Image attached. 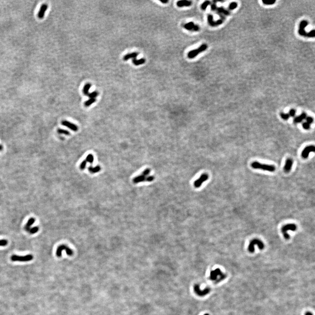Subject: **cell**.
<instances>
[{
  "label": "cell",
  "instance_id": "836d02e7",
  "mask_svg": "<svg viewBox=\"0 0 315 315\" xmlns=\"http://www.w3.org/2000/svg\"><path fill=\"white\" fill-rule=\"evenodd\" d=\"M296 112L295 110H293V109H292V110H290L289 115L291 116H294L295 115V114H296Z\"/></svg>",
  "mask_w": 315,
  "mask_h": 315
},
{
  "label": "cell",
  "instance_id": "f35d334b",
  "mask_svg": "<svg viewBox=\"0 0 315 315\" xmlns=\"http://www.w3.org/2000/svg\"><path fill=\"white\" fill-rule=\"evenodd\" d=\"M306 315H312V314L311 313H310V312H307V313H306Z\"/></svg>",
  "mask_w": 315,
  "mask_h": 315
},
{
  "label": "cell",
  "instance_id": "7a4b0ae2",
  "mask_svg": "<svg viewBox=\"0 0 315 315\" xmlns=\"http://www.w3.org/2000/svg\"><path fill=\"white\" fill-rule=\"evenodd\" d=\"M297 229V226L296 224H286L284 226H283V227L281 229V232H282L283 235H284V237L286 239H289L290 238V236L288 234V231L290 230L292 231H295Z\"/></svg>",
  "mask_w": 315,
  "mask_h": 315
},
{
  "label": "cell",
  "instance_id": "83f0119b",
  "mask_svg": "<svg viewBox=\"0 0 315 315\" xmlns=\"http://www.w3.org/2000/svg\"><path fill=\"white\" fill-rule=\"evenodd\" d=\"M8 244V241L6 239H2L0 240V246L4 247L7 245Z\"/></svg>",
  "mask_w": 315,
  "mask_h": 315
},
{
  "label": "cell",
  "instance_id": "2e32d148",
  "mask_svg": "<svg viewBox=\"0 0 315 315\" xmlns=\"http://www.w3.org/2000/svg\"><path fill=\"white\" fill-rule=\"evenodd\" d=\"M138 53L137 52H134L131 54H127L126 55H125L124 57H123V60L124 61H127L128 60L131 58H135L137 57V56H138Z\"/></svg>",
  "mask_w": 315,
  "mask_h": 315
},
{
  "label": "cell",
  "instance_id": "5b68a950",
  "mask_svg": "<svg viewBox=\"0 0 315 315\" xmlns=\"http://www.w3.org/2000/svg\"><path fill=\"white\" fill-rule=\"evenodd\" d=\"M63 250H65L67 255L68 256H72L73 254V251L71 249L66 245H61L58 247L56 251V255L58 257H61L62 255V252Z\"/></svg>",
  "mask_w": 315,
  "mask_h": 315
},
{
  "label": "cell",
  "instance_id": "1f68e13d",
  "mask_svg": "<svg viewBox=\"0 0 315 315\" xmlns=\"http://www.w3.org/2000/svg\"><path fill=\"white\" fill-rule=\"evenodd\" d=\"M302 126H303L304 129H309V128H310V124L308 123L307 122H305V123H303Z\"/></svg>",
  "mask_w": 315,
  "mask_h": 315
},
{
  "label": "cell",
  "instance_id": "4316f807",
  "mask_svg": "<svg viewBox=\"0 0 315 315\" xmlns=\"http://www.w3.org/2000/svg\"><path fill=\"white\" fill-rule=\"evenodd\" d=\"M210 4V2L209 1H206L204 3L202 4L201 5V8L202 10H205L207 8V7Z\"/></svg>",
  "mask_w": 315,
  "mask_h": 315
},
{
  "label": "cell",
  "instance_id": "5bb4252c",
  "mask_svg": "<svg viewBox=\"0 0 315 315\" xmlns=\"http://www.w3.org/2000/svg\"><path fill=\"white\" fill-rule=\"evenodd\" d=\"M192 4V2L188 1H180L177 2V5L179 7H183L184 6H190Z\"/></svg>",
  "mask_w": 315,
  "mask_h": 315
},
{
  "label": "cell",
  "instance_id": "3957f363",
  "mask_svg": "<svg viewBox=\"0 0 315 315\" xmlns=\"http://www.w3.org/2000/svg\"><path fill=\"white\" fill-rule=\"evenodd\" d=\"M33 259V256L31 254L26 255L25 256H21L13 255H12L11 259L12 261L28 262L31 261Z\"/></svg>",
  "mask_w": 315,
  "mask_h": 315
},
{
  "label": "cell",
  "instance_id": "e0dca14e",
  "mask_svg": "<svg viewBox=\"0 0 315 315\" xmlns=\"http://www.w3.org/2000/svg\"><path fill=\"white\" fill-rule=\"evenodd\" d=\"M208 22L209 23L210 25L211 26H214L216 25L221 24V21H217V22H214L213 21V19L212 15H209L208 16Z\"/></svg>",
  "mask_w": 315,
  "mask_h": 315
},
{
  "label": "cell",
  "instance_id": "44dd1931",
  "mask_svg": "<svg viewBox=\"0 0 315 315\" xmlns=\"http://www.w3.org/2000/svg\"><path fill=\"white\" fill-rule=\"evenodd\" d=\"M306 114L305 113H302V114L300 116H299L298 117H296L294 120V122L296 123H300L302 121H303L304 119H305L306 118Z\"/></svg>",
  "mask_w": 315,
  "mask_h": 315
},
{
  "label": "cell",
  "instance_id": "4fadbf2b",
  "mask_svg": "<svg viewBox=\"0 0 315 315\" xmlns=\"http://www.w3.org/2000/svg\"><path fill=\"white\" fill-rule=\"evenodd\" d=\"M35 221H36V219L34 218H32L30 219L24 227L25 230L27 232H29L30 229H31L30 227L35 223Z\"/></svg>",
  "mask_w": 315,
  "mask_h": 315
},
{
  "label": "cell",
  "instance_id": "8d00e7d4",
  "mask_svg": "<svg viewBox=\"0 0 315 315\" xmlns=\"http://www.w3.org/2000/svg\"><path fill=\"white\" fill-rule=\"evenodd\" d=\"M160 2L164 4H166L168 3L169 1L168 0H160Z\"/></svg>",
  "mask_w": 315,
  "mask_h": 315
},
{
  "label": "cell",
  "instance_id": "d590c367",
  "mask_svg": "<svg viewBox=\"0 0 315 315\" xmlns=\"http://www.w3.org/2000/svg\"><path fill=\"white\" fill-rule=\"evenodd\" d=\"M264 2L265 3H266L267 4H268V3H270L269 4H273V3H274V1H266V2Z\"/></svg>",
  "mask_w": 315,
  "mask_h": 315
},
{
  "label": "cell",
  "instance_id": "d6986e66",
  "mask_svg": "<svg viewBox=\"0 0 315 315\" xmlns=\"http://www.w3.org/2000/svg\"><path fill=\"white\" fill-rule=\"evenodd\" d=\"M92 86L90 83H87L85 85V86H84L83 89V92L84 94H85V95H88V94H89V90L90 88Z\"/></svg>",
  "mask_w": 315,
  "mask_h": 315
},
{
  "label": "cell",
  "instance_id": "ffe728a7",
  "mask_svg": "<svg viewBox=\"0 0 315 315\" xmlns=\"http://www.w3.org/2000/svg\"><path fill=\"white\" fill-rule=\"evenodd\" d=\"M101 170V167L100 166H96L95 167H92V166H90L88 167V170L90 172L92 173H95L97 172H98L100 171Z\"/></svg>",
  "mask_w": 315,
  "mask_h": 315
},
{
  "label": "cell",
  "instance_id": "8992f818",
  "mask_svg": "<svg viewBox=\"0 0 315 315\" xmlns=\"http://www.w3.org/2000/svg\"><path fill=\"white\" fill-rule=\"evenodd\" d=\"M207 48H208V46L207 45L205 44L202 45L197 49L193 50L189 52V53L188 54V57L190 59L194 58L198 54L206 50Z\"/></svg>",
  "mask_w": 315,
  "mask_h": 315
},
{
  "label": "cell",
  "instance_id": "f546056e",
  "mask_svg": "<svg viewBox=\"0 0 315 315\" xmlns=\"http://www.w3.org/2000/svg\"><path fill=\"white\" fill-rule=\"evenodd\" d=\"M281 117L283 119H284V120H287L289 117V115L288 114H285L284 113H281Z\"/></svg>",
  "mask_w": 315,
  "mask_h": 315
},
{
  "label": "cell",
  "instance_id": "9c48e42d",
  "mask_svg": "<svg viewBox=\"0 0 315 315\" xmlns=\"http://www.w3.org/2000/svg\"><path fill=\"white\" fill-rule=\"evenodd\" d=\"M62 124L64 125V126H66L67 127L69 128L71 130H72V131H77L78 130V127L77 126H76L75 124H74V123H72L71 122H69L68 121H63L62 122Z\"/></svg>",
  "mask_w": 315,
  "mask_h": 315
},
{
  "label": "cell",
  "instance_id": "ac0fdd59",
  "mask_svg": "<svg viewBox=\"0 0 315 315\" xmlns=\"http://www.w3.org/2000/svg\"><path fill=\"white\" fill-rule=\"evenodd\" d=\"M132 62L135 65H140L141 64H144V63L145 62V59L144 58H141L140 59L137 60L134 58Z\"/></svg>",
  "mask_w": 315,
  "mask_h": 315
},
{
  "label": "cell",
  "instance_id": "f1b7e54d",
  "mask_svg": "<svg viewBox=\"0 0 315 315\" xmlns=\"http://www.w3.org/2000/svg\"><path fill=\"white\" fill-rule=\"evenodd\" d=\"M86 164H87V162L86 160H84L82 162L80 165V168L81 170H84L85 169L86 166Z\"/></svg>",
  "mask_w": 315,
  "mask_h": 315
},
{
  "label": "cell",
  "instance_id": "277c9868",
  "mask_svg": "<svg viewBox=\"0 0 315 315\" xmlns=\"http://www.w3.org/2000/svg\"><path fill=\"white\" fill-rule=\"evenodd\" d=\"M257 245L260 250H263L264 248V245L261 241L257 239H254L251 241L248 247V250L250 253L254 252V245Z\"/></svg>",
  "mask_w": 315,
  "mask_h": 315
},
{
  "label": "cell",
  "instance_id": "ba28073f",
  "mask_svg": "<svg viewBox=\"0 0 315 315\" xmlns=\"http://www.w3.org/2000/svg\"><path fill=\"white\" fill-rule=\"evenodd\" d=\"M208 178V175L207 174L204 173L202 174L201 177L198 179L196 181H195L194 186L196 187H199L202 184V183L204 182L207 180Z\"/></svg>",
  "mask_w": 315,
  "mask_h": 315
},
{
  "label": "cell",
  "instance_id": "6da1fadb",
  "mask_svg": "<svg viewBox=\"0 0 315 315\" xmlns=\"http://www.w3.org/2000/svg\"><path fill=\"white\" fill-rule=\"evenodd\" d=\"M251 166L252 167L253 169H260V170H263L265 171H269L271 172H273L274 171H275L276 170V168L274 165L260 163L257 162H255L252 163L251 164Z\"/></svg>",
  "mask_w": 315,
  "mask_h": 315
},
{
  "label": "cell",
  "instance_id": "30bf717a",
  "mask_svg": "<svg viewBox=\"0 0 315 315\" xmlns=\"http://www.w3.org/2000/svg\"><path fill=\"white\" fill-rule=\"evenodd\" d=\"M184 28L188 30H193L195 31H198L200 29L199 26L198 25H195V24L193 22H190L185 24Z\"/></svg>",
  "mask_w": 315,
  "mask_h": 315
},
{
  "label": "cell",
  "instance_id": "7402d4cb",
  "mask_svg": "<svg viewBox=\"0 0 315 315\" xmlns=\"http://www.w3.org/2000/svg\"><path fill=\"white\" fill-rule=\"evenodd\" d=\"M95 101H96L95 99H90L89 100H87V101L85 102V103H84L85 106H87V107L91 105L92 104H93V103H95Z\"/></svg>",
  "mask_w": 315,
  "mask_h": 315
},
{
  "label": "cell",
  "instance_id": "484cf974",
  "mask_svg": "<svg viewBox=\"0 0 315 315\" xmlns=\"http://www.w3.org/2000/svg\"><path fill=\"white\" fill-rule=\"evenodd\" d=\"M99 95L98 92L96 91H94L93 92L90 93L88 94V96L89 97L90 99H95Z\"/></svg>",
  "mask_w": 315,
  "mask_h": 315
},
{
  "label": "cell",
  "instance_id": "8fae6325",
  "mask_svg": "<svg viewBox=\"0 0 315 315\" xmlns=\"http://www.w3.org/2000/svg\"><path fill=\"white\" fill-rule=\"evenodd\" d=\"M47 8L48 5L46 4H43L41 5L39 12L37 14L38 18H40V19L43 18V17L44 16L45 13L46 12Z\"/></svg>",
  "mask_w": 315,
  "mask_h": 315
},
{
  "label": "cell",
  "instance_id": "7c38bea8",
  "mask_svg": "<svg viewBox=\"0 0 315 315\" xmlns=\"http://www.w3.org/2000/svg\"><path fill=\"white\" fill-rule=\"evenodd\" d=\"M293 165V160L290 159H288L286 161V165L284 167V170L286 172H288L291 170V167Z\"/></svg>",
  "mask_w": 315,
  "mask_h": 315
},
{
  "label": "cell",
  "instance_id": "ab89813d",
  "mask_svg": "<svg viewBox=\"0 0 315 315\" xmlns=\"http://www.w3.org/2000/svg\"><path fill=\"white\" fill-rule=\"evenodd\" d=\"M3 149V147L1 145H0V151H2Z\"/></svg>",
  "mask_w": 315,
  "mask_h": 315
},
{
  "label": "cell",
  "instance_id": "cb8c5ba5",
  "mask_svg": "<svg viewBox=\"0 0 315 315\" xmlns=\"http://www.w3.org/2000/svg\"><path fill=\"white\" fill-rule=\"evenodd\" d=\"M57 132L59 134H65L66 135H69L70 134V133L68 131L62 129H59L57 130Z\"/></svg>",
  "mask_w": 315,
  "mask_h": 315
},
{
  "label": "cell",
  "instance_id": "d6a6232c",
  "mask_svg": "<svg viewBox=\"0 0 315 315\" xmlns=\"http://www.w3.org/2000/svg\"><path fill=\"white\" fill-rule=\"evenodd\" d=\"M306 121H307V122H307L309 124H311V123H312V122H313V119L311 117H308V118H307Z\"/></svg>",
  "mask_w": 315,
  "mask_h": 315
},
{
  "label": "cell",
  "instance_id": "74e56055",
  "mask_svg": "<svg viewBox=\"0 0 315 315\" xmlns=\"http://www.w3.org/2000/svg\"><path fill=\"white\" fill-rule=\"evenodd\" d=\"M215 8V6H214V5H213L212 6H211V9L212 10H214Z\"/></svg>",
  "mask_w": 315,
  "mask_h": 315
},
{
  "label": "cell",
  "instance_id": "9a60e30c",
  "mask_svg": "<svg viewBox=\"0 0 315 315\" xmlns=\"http://www.w3.org/2000/svg\"><path fill=\"white\" fill-rule=\"evenodd\" d=\"M146 176L144 175H143L142 174H141V175L137 176L136 177H135L133 179V182L135 183H140L146 180Z\"/></svg>",
  "mask_w": 315,
  "mask_h": 315
},
{
  "label": "cell",
  "instance_id": "d4e9b609",
  "mask_svg": "<svg viewBox=\"0 0 315 315\" xmlns=\"http://www.w3.org/2000/svg\"><path fill=\"white\" fill-rule=\"evenodd\" d=\"M39 230V227H38V226H36V227H34L30 229L28 232L31 234H34L36 233V232H38Z\"/></svg>",
  "mask_w": 315,
  "mask_h": 315
},
{
  "label": "cell",
  "instance_id": "52a82bcc",
  "mask_svg": "<svg viewBox=\"0 0 315 315\" xmlns=\"http://www.w3.org/2000/svg\"><path fill=\"white\" fill-rule=\"evenodd\" d=\"M315 152V147L314 146L310 145L306 147L302 152V156L303 158L306 159L309 155L311 152Z\"/></svg>",
  "mask_w": 315,
  "mask_h": 315
},
{
  "label": "cell",
  "instance_id": "4dcf8cb0",
  "mask_svg": "<svg viewBox=\"0 0 315 315\" xmlns=\"http://www.w3.org/2000/svg\"><path fill=\"white\" fill-rule=\"evenodd\" d=\"M150 170L149 169H146V170H144V171H143L142 174L143 175H144L145 176H146L147 175H149V173H150Z\"/></svg>",
  "mask_w": 315,
  "mask_h": 315
},
{
  "label": "cell",
  "instance_id": "e575fe53",
  "mask_svg": "<svg viewBox=\"0 0 315 315\" xmlns=\"http://www.w3.org/2000/svg\"><path fill=\"white\" fill-rule=\"evenodd\" d=\"M154 179V177H153V176H149L147 177L146 180L148 182H151L153 181Z\"/></svg>",
  "mask_w": 315,
  "mask_h": 315
},
{
  "label": "cell",
  "instance_id": "603a6c76",
  "mask_svg": "<svg viewBox=\"0 0 315 315\" xmlns=\"http://www.w3.org/2000/svg\"><path fill=\"white\" fill-rule=\"evenodd\" d=\"M94 160V158L93 155L91 154H89L86 157V162H89L90 164H92Z\"/></svg>",
  "mask_w": 315,
  "mask_h": 315
}]
</instances>
